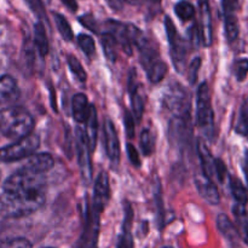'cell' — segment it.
Returning a JSON list of instances; mask_svg holds the SVG:
<instances>
[{"instance_id":"8992f818","label":"cell","mask_w":248,"mask_h":248,"mask_svg":"<svg viewBox=\"0 0 248 248\" xmlns=\"http://www.w3.org/2000/svg\"><path fill=\"white\" fill-rule=\"evenodd\" d=\"M165 28H166L167 39H169L172 62H173V65L177 72L181 73L183 70L184 65H186V55H188L186 44L181 38L179 33L177 31L176 26H174V23L169 16L165 17Z\"/></svg>"},{"instance_id":"52a82bcc","label":"cell","mask_w":248,"mask_h":248,"mask_svg":"<svg viewBox=\"0 0 248 248\" xmlns=\"http://www.w3.org/2000/svg\"><path fill=\"white\" fill-rule=\"evenodd\" d=\"M99 234V213L89 206L86 213L84 232L79 241L78 248H96Z\"/></svg>"},{"instance_id":"f35d334b","label":"cell","mask_w":248,"mask_h":248,"mask_svg":"<svg viewBox=\"0 0 248 248\" xmlns=\"http://www.w3.org/2000/svg\"><path fill=\"white\" fill-rule=\"evenodd\" d=\"M127 154H128V159H130L131 164L136 167H140V155H138L137 150H136V148L133 147V144H131V143H127Z\"/></svg>"},{"instance_id":"cb8c5ba5","label":"cell","mask_w":248,"mask_h":248,"mask_svg":"<svg viewBox=\"0 0 248 248\" xmlns=\"http://www.w3.org/2000/svg\"><path fill=\"white\" fill-rule=\"evenodd\" d=\"M224 27L228 41L232 43V41L236 40L240 33L236 15H224Z\"/></svg>"},{"instance_id":"bcb514c9","label":"cell","mask_w":248,"mask_h":248,"mask_svg":"<svg viewBox=\"0 0 248 248\" xmlns=\"http://www.w3.org/2000/svg\"><path fill=\"white\" fill-rule=\"evenodd\" d=\"M152 1H155V2H159L160 0H152Z\"/></svg>"},{"instance_id":"ee69618b","label":"cell","mask_w":248,"mask_h":248,"mask_svg":"<svg viewBox=\"0 0 248 248\" xmlns=\"http://www.w3.org/2000/svg\"><path fill=\"white\" fill-rule=\"evenodd\" d=\"M242 169H244L245 177H246V181H247V184H248V150L246 152V154H245V159H244V165H242Z\"/></svg>"},{"instance_id":"d6986e66","label":"cell","mask_w":248,"mask_h":248,"mask_svg":"<svg viewBox=\"0 0 248 248\" xmlns=\"http://www.w3.org/2000/svg\"><path fill=\"white\" fill-rule=\"evenodd\" d=\"M90 109H91V104L89 103V99L84 93H77L73 97V118L75 121L80 124H85L90 114Z\"/></svg>"},{"instance_id":"7a4b0ae2","label":"cell","mask_w":248,"mask_h":248,"mask_svg":"<svg viewBox=\"0 0 248 248\" xmlns=\"http://www.w3.org/2000/svg\"><path fill=\"white\" fill-rule=\"evenodd\" d=\"M34 119L27 109L12 106L0 110V132L10 140H21L33 133Z\"/></svg>"},{"instance_id":"ffe728a7","label":"cell","mask_w":248,"mask_h":248,"mask_svg":"<svg viewBox=\"0 0 248 248\" xmlns=\"http://www.w3.org/2000/svg\"><path fill=\"white\" fill-rule=\"evenodd\" d=\"M217 227H218V230L222 232L223 236L227 237L229 241L237 242L240 239H241L240 232L237 230V228L232 224V222L230 220V218L228 217L225 213H220V215H218Z\"/></svg>"},{"instance_id":"74e56055","label":"cell","mask_w":248,"mask_h":248,"mask_svg":"<svg viewBox=\"0 0 248 248\" xmlns=\"http://www.w3.org/2000/svg\"><path fill=\"white\" fill-rule=\"evenodd\" d=\"M222 6L224 15H235L240 9V0H222Z\"/></svg>"},{"instance_id":"4316f807","label":"cell","mask_w":248,"mask_h":248,"mask_svg":"<svg viewBox=\"0 0 248 248\" xmlns=\"http://www.w3.org/2000/svg\"><path fill=\"white\" fill-rule=\"evenodd\" d=\"M174 12L181 21H190L195 16V7L188 1H181L174 6Z\"/></svg>"},{"instance_id":"4fadbf2b","label":"cell","mask_w":248,"mask_h":248,"mask_svg":"<svg viewBox=\"0 0 248 248\" xmlns=\"http://www.w3.org/2000/svg\"><path fill=\"white\" fill-rule=\"evenodd\" d=\"M195 186L198 188L200 195L207 201L210 205H218L220 202V195L217 186L213 183L212 179L203 176V173L196 174Z\"/></svg>"},{"instance_id":"c3c4849f","label":"cell","mask_w":248,"mask_h":248,"mask_svg":"<svg viewBox=\"0 0 248 248\" xmlns=\"http://www.w3.org/2000/svg\"><path fill=\"white\" fill-rule=\"evenodd\" d=\"M247 235H248V232H247Z\"/></svg>"},{"instance_id":"8d00e7d4","label":"cell","mask_w":248,"mask_h":248,"mask_svg":"<svg viewBox=\"0 0 248 248\" xmlns=\"http://www.w3.org/2000/svg\"><path fill=\"white\" fill-rule=\"evenodd\" d=\"M200 67H201V58L196 57L195 60L191 62L190 67H189V82H190L191 85L195 84L196 80H198Z\"/></svg>"},{"instance_id":"30bf717a","label":"cell","mask_w":248,"mask_h":248,"mask_svg":"<svg viewBox=\"0 0 248 248\" xmlns=\"http://www.w3.org/2000/svg\"><path fill=\"white\" fill-rule=\"evenodd\" d=\"M199 9H200V22L198 27L200 31V40L205 47H210L213 43V33L212 16H211L208 0H199Z\"/></svg>"},{"instance_id":"ab89813d","label":"cell","mask_w":248,"mask_h":248,"mask_svg":"<svg viewBox=\"0 0 248 248\" xmlns=\"http://www.w3.org/2000/svg\"><path fill=\"white\" fill-rule=\"evenodd\" d=\"M123 236L120 237V241H119L118 248H133V242H132V237H131L130 232H126L124 230Z\"/></svg>"},{"instance_id":"d590c367","label":"cell","mask_w":248,"mask_h":248,"mask_svg":"<svg viewBox=\"0 0 248 248\" xmlns=\"http://www.w3.org/2000/svg\"><path fill=\"white\" fill-rule=\"evenodd\" d=\"M26 2L28 4V6L31 7V11L39 17V18H47L45 14V9H44L43 4H41L40 0H26Z\"/></svg>"},{"instance_id":"d6a6232c","label":"cell","mask_w":248,"mask_h":248,"mask_svg":"<svg viewBox=\"0 0 248 248\" xmlns=\"http://www.w3.org/2000/svg\"><path fill=\"white\" fill-rule=\"evenodd\" d=\"M0 248H31V244L24 237H15L2 241Z\"/></svg>"},{"instance_id":"4dcf8cb0","label":"cell","mask_w":248,"mask_h":248,"mask_svg":"<svg viewBox=\"0 0 248 248\" xmlns=\"http://www.w3.org/2000/svg\"><path fill=\"white\" fill-rule=\"evenodd\" d=\"M140 149H142L143 154L145 156H149L152 154L153 149H154V143H153V137L152 133L148 128L142 131V135H140Z\"/></svg>"},{"instance_id":"2e32d148","label":"cell","mask_w":248,"mask_h":248,"mask_svg":"<svg viewBox=\"0 0 248 248\" xmlns=\"http://www.w3.org/2000/svg\"><path fill=\"white\" fill-rule=\"evenodd\" d=\"M19 90L17 81L11 75H2L0 78V104H7L18 98Z\"/></svg>"},{"instance_id":"f6af8a7d","label":"cell","mask_w":248,"mask_h":248,"mask_svg":"<svg viewBox=\"0 0 248 248\" xmlns=\"http://www.w3.org/2000/svg\"><path fill=\"white\" fill-rule=\"evenodd\" d=\"M124 1V0H123ZM126 1L131 2V4H140V1H143V0H126Z\"/></svg>"},{"instance_id":"e0dca14e","label":"cell","mask_w":248,"mask_h":248,"mask_svg":"<svg viewBox=\"0 0 248 248\" xmlns=\"http://www.w3.org/2000/svg\"><path fill=\"white\" fill-rule=\"evenodd\" d=\"M24 166L35 173L45 174L55 166V160H53L52 155L48 153H40V154L31 155L28 160V164Z\"/></svg>"},{"instance_id":"484cf974","label":"cell","mask_w":248,"mask_h":248,"mask_svg":"<svg viewBox=\"0 0 248 248\" xmlns=\"http://www.w3.org/2000/svg\"><path fill=\"white\" fill-rule=\"evenodd\" d=\"M53 17H55L56 27H57L58 31L62 35V38L65 41H72L73 38H74V34H73V29L70 27L69 22L67 21V18L61 14H55Z\"/></svg>"},{"instance_id":"60d3db41","label":"cell","mask_w":248,"mask_h":248,"mask_svg":"<svg viewBox=\"0 0 248 248\" xmlns=\"http://www.w3.org/2000/svg\"><path fill=\"white\" fill-rule=\"evenodd\" d=\"M80 22H81L82 26H85V27H86V28H89L90 31H98V29H97L96 21H94V18L92 16H82V17H80Z\"/></svg>"},{"instance_id":"836d02e7","label":"cell","mask_w":248,"mask_h":248,"mask_svg":"<svg viewBox=\"0 0 248 248\" xmlns=\"http://www.w3.org/2000/svg\"><path fill=\"white\" fill-rule=\"evenodd\" d=\"M215 177H217V179L220 182V183H224L225 179L229 177V174H228L227 166H225L224 162H223L222 160H219V159L216 160Z\"/></svg>"},{"instance_id":"277c9868","label":"cell","mask_w":248,"mask_h":248,"mask_svg":"<svg viewBox=\"0 0 248 248\" xmlns=\"http://www.w3.org/2000/svg\"><path fill=\"white\" fill-rule=\"evenodd\" d=\"M40 145V137L36 133H31L26 137L17 140L12 144L0 148V161L15 162L31 157Z\"/></svg>"},{"instance_id":"7402d4cb","label":"cell","mask_w":248,"mask_h":248,"mask_svg":"<svg viewBox=\"0 0 248 248\" xmlns=\"http://www.w3.org/2000/svg\"><path fill=\"white\" fill-rule=\"evenodd\" d=\"M145 70H147V74L150 82L157 84V82H160L165 77H166L169 68H167V64L164 61L157 60L155 61L154 63H152L149 67L145 68Z\"/></svg>"},{"instance_id":"1f68e13d","label":"cell","mask_w":248,"mask_h":248,"mask_svg":"<svg viewBox=\"0 0 248 248\" xmlns=\"http://www.w3.org/2000/svg\"><path fill=\"white\" fill-rule=\"evenodd\" d=\"M235 77L237 81H245L248 75V60L247 58H241L235 62L234 65Z\"/></svg>"},{"instance_id":"6da1fadb","label":"cell","mask_w":248,"mask_h":248,"mask_svg":"<svg viewBox=\"0 0 248 248\" xmlns=\"http://www.w3.org/2000/svg\"><path fill=\"white\" fill-rule=\"evenodd\" d=\"M45 200L46 189L2 191L0 195V207L6 217H26L40 210Z\"/></svg>"},{"instance_id":"f1b7e54d","label":"cell","mask_w":248,"mask_h":248,"mask_svg":"<svg viewBox=\"0 0 248 248\" xmlns=\"http://www.w3.org/2000/svg\"><path fill=\"white\" fill-rule=\"evenodd\" d=\"M78 44H79L81 51L87 57H92L96 52V45H94L93 38L87 35V34H79L78 35Z\"/></svg>"},{"instance_id":"44dd1931","label":"cell","mask_w":248,"mask_h":248,"mask_svg":"<svg viewBox=\"0 0 248 248\" xmlns=\"http://www.w3.org/2000/svg\"><path fill=\"white\" fill-rule=\"evenodd\" d=\"M34 44L41 57H45L48 53V39L46 35L45 26L40 21L34 26Z\"/></svg>"},{"instance_id":"d4e9b609","label":"cell","mask_w":248,"mask_h":248,"mask_svg":"<svg viewBox=\"0 0 248 248\" xmlns=\"http://www.w3.org/2000/svg\"><path fill=\"white\" fill-rule=\"evenodd\" d=\"M102 46H103L104 53H106L107 58L111 62H115L116 57H118V43L115 39L108 33H104L101 38Z\"/></svg>"},{"instance_id":"5bb4252c","label":"cell","mask_w":248,"mask_h":248,"mask_svg":"<svg viewBox=\"0 0 248 248\" xmlns=\"http://www.w3.org/2000/svg\"><path fill=\"white\" fill-rule=\"evenodd\" d=\"M107 31L106 33L110 34L115 41L118 43V45L125 51L127 55L132 53V44H131L130 39L127 36V31H126V24L121 23V22L111 21L109 19L106 23Z\"/></svg>"},{"instance_id":"7c38bea8","label":"cell","mask_w":248,"mask_h":248,"mask_svg":"<svg viewBox=\"0 0 248 248\" xmlns=\"http://www.w3.org/2000/svg\"><path fill=\"white\" fill-rule=\"evenodd\" d=\"M104 132V143H106L107 155L113 164H118L120 157V142H119L118 132L115 130L113 121L110 119L104 120L103 126Z\"/></svg>"},{"instance_id":"e575fe53","label":"cell","mask_w":248,"mask_h":248,"mask_svg":"<svg viewBox=\"0 0 248 248\" xmlns=\"http://www.w3.org/2000/svg\"><path fill=\"white\" fill-rule=\"evenodd\" d=\"M124 124H125L126 135L128 138L135 137V120H133V115L128 110H125V115H124Z\"/></svg>"},{"instance_id":"603a6c76","label":"cell","mask_w":248,"mask_h":248,"mask_svg":"<svg viewBox=\"0 0 248 248\" xmlns=\"http://www.w3.org/2000/svg\"><path fill=\"white\" fill-rule=\"evenodd\" d=\"M230 181V189H232V193L234 199L236 200L237 203L245 206L248 202V193L247 189L245 188V186L242 184V182L240 181L236 177H229Z\"/></svg>"},{"instance_id":"ac0fdd59","label":"cell","mask_w":248,"mask_h":248,"mask_svg":"<svg viewBox=\"0 0 248 248\" xmlns=\"http://www.w3.org/2000/svg\"><path fill=\"white\" fill-rule=\"evenodd\" d=\"M198 155L201 162V169H202L203 176L212 179L215 177V165L216 159H213L210 149L202 140H198Z\"/></svg>"},{"instance_id":"ba28073f","label":"cell","mask_w":248,"mask_h":248,"mask_svg":"<svg viewBox=\"0 0 248 248\" xmlns=\"http://www.w3.org/2000/svg\"><path fill=\"white\" fill-rule=\"evenodd\" d=\"M93 193L91 207L101 215L110 198V184H109V176L107 172H101L97 176L96 181H94Z\"/></svg>"},{"instance_id":"7dc6e473","label":"cell","mask_w":248,"mask_h":248,"mask_svg":"<svg viewBox=\"0 0 248 248\" xmlns=\"http://www.w3.org/2000/svg\"><path fill=\"white\" fill-rule=\"evenodd\" d=\"M164 248H171V247H164Z\"/></svg>"},{"instance_id":"9a60e30c","label":"cell","mask_w":248,"mask_h":248,"mask_svg":"<svg viewBox=\"0 0 248 248\" xmlns=\"http://www.w3.org/2000/svg\"><path fill=\"white\" fill-rule=\"evenodd\" d=\"M82 132H84L85 140H86L90 152H93L97 144V137H98V120H97L96 107L93 104H91L89 118L85 121V128Z\"/></svg>"},{"instance_id":"b9f144b4","label":"cell","mask_w":248,"mask_h":248,"mask_svg":"<svg viewBox=\"0 0 248 248\" xmlns=\"http://www.w3.org/2000/svg\"><path fill=\"white\" fill-rule=\"evenodd\" d=\"M107 4L111 7L113 10H121L123 9V0H106Z\"/></svg>"},{"instance_id":"681fc988","label":"cell","mask_w":248,"mask_h":248,"mask_svg":"<svg viewBox=\"0 0 248 248\" xmlns=\"http://www.w3.org/2000/svg\"><path fill=\"white\" fill-rule=\"evenodd\" d=\"M0 176H1V174H0Z\"/></svg>"},{"instance_id":"3957f363","label":"cell","mask_w":248,"mask_h":248,"mask_svg":"<svg viewBox=\"0 0 248 248\" xmlns=\"http://www.w3.org/2000/svg\"><path fill=\"white\" fill-rule=\"evenodd\" d=\"M196 121L203 135L210 140L215 138V114L211 103L210 89L207 82H202L199 86L196 96Z\"/></svg>"},{"instance_id":"f546056e","label":"cell","mask_w":248,"mask_h":248,"mask_svg":"<svg viewBox=\"0 0 248 248\" xmlns=\"http://www.w3.org/2000/svg\"><path fill=\"white\" fill-rule=\"evenodd\" d=\"M235 131L242 136H248V99L242 104L239 120L235 126Z\"/></svg>"},{"instance_id":"83f0119b","label":"cell","mask_w":248,"mask_h":248,"mask_svg":"<svg viewBox=\"0 0 248 248\" xmlns=\"http://www.w3.org/2000/svg\"><path fill=\"white\" fill-rule=\"evenodd\" d=\"M67 62H68V67H69L70 72L73 73L75 78H77L78 81L80 82H85L87 79V74H86V70L84 69L82 64L80 63V61L78 60L77 57L74 56H69L67 58Z\"/></svg>"},{"instance_id":"9c48e42d","label":"cell","mask_w":248,"mask_h":248,"mask_svg":"<svg viewBox=\"0 0 248 248\" xmlns=\"http://www.w3.org/2000/svg\"><path fill=\"white\" fill-rule=\"evenodd\" d=\"M77 152H78V161H79L80 170H81L82 179L86 184L92 181V164L91 156H90V149L87 147V143L85 140L84 132L80 128H77Z\"/></svg>"},{"instance_id":"5b68a950","label":"cell","mask_w":248,"mask_h":248,"mask_svg":"<svg viewBox=\"0 0 248 248\" xmlns=\"http://www.w3.org/2000/svg\"><path fill=\"white\" fill-rule=\"evenodd\" d=\"M164 104L174 118L190 119V98L184 87L179 84H171L165 92Z\"/></svg>"},{"instance_id":"8fae6325","label":"cell","mask_w":248,"mask_h":248,"mask_svg":"<svg viewBox=\"0 0 248 248\" xmlns=\"http://www.w3.org/2000/svg\"><path fill=\"white\" fill-rule=\"evenodd\" d=\"M128 92H130L131 104H132V115L136 116L137 120H140L144 111V91H143L142 85L138 82L136 69L131 70Z\"/></svg>"},{"instance_id":"7bdbcfd3","label":"cell","mask_w":248,"mask_h":248,"mask_svg":"<svg viewBox=\"0 0 248 248\" xmlns=\"http://www.w3.org/2000/svg\"><path fill=\"white\" fill-rule=\"evenodd\" d=\"M62 2L70 10V11H77L78 10L77 0H62Z\"/></svg>"}]
</instances>
